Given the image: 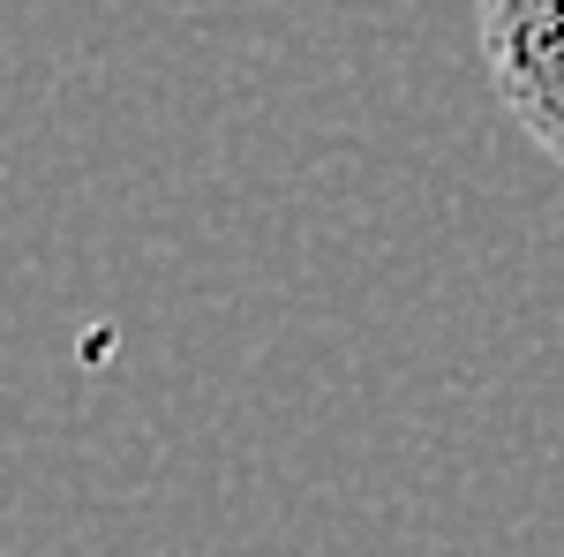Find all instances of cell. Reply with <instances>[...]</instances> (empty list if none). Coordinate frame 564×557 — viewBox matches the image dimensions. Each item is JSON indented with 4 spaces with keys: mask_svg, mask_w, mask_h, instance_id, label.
<instances>
[{
    "mask_svg": "<svg viewBox=\"0 0 564 557\" xmlns=\"http://www.w3.org/2000/svg\"><path fill=\"white\" fill-rule=\"evenodd\" d=\"M475 45L505 114L564 167V0H475Z\"/></svg>",
    "mask_w": 564,
    "mask_h": 557,
    "instance_id": "obj_1",
    "label": "cell"
}]
</instances>
